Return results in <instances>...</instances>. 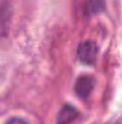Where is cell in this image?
Segmentation results:
<instances>
[{
  "instance_id": "3957f363",
  "label": "cell",
  "mask_w": 122,
  "mask_h": 124,
  "mask_svg": "<svg viewBox=\"0 0 122 124\" xmlns=\"http://www.w3.org/2000/svg\"><path fill=\"white\" fill-rule=\"evenodd\" d=\"M77 117H78V111L71 105H65L59 111L56 124H70Z\"/></svg>"
},
{
  "instance_id": "7a4b0ae2",
  "label": "cell",
  "mask_w": 122,
  "mask_h": 124,
  "mask_svg": "<svg viewBox=\"0 0 122 124\" xmlns=\"http://www.w3.org/2000/svg\"><path fill=\"white\" fill-rule=\"evenodd\" d=\"M93 89V78L89 75L79 76L74 84V92L79 98H86Z\"/></svg>"
},
{
  "instance_id": "277c9868",
  "label": "cell",
  "mask_w": 122,
  "mask_h": 124,
  "mask_svg": "<svg viewBox=\"0 0 122 124\" xmlns=\"http://www.w3.org/2000/svg\"><path fill=\"white\" fill-rule=\"evenodd\" d=\"M104 0H86L84 10L86 15H96L104 10Z\"/></svg>"
},
{
  "instance_id": "6da1fadb",
  "label": "cell",
  "mask_w": 122,
  "mask_h": 124,
  "mask_svg": "<svg viewBox=\"0 0 122 124\" xmlns=\"http://www.w3.org/2000/svg\"><path fill=\"white\" fill-rule=\"evenodd\" d=\"M98 46L93 41H84L78 47V58L85 65H95L98 58Z\"/></svg>"
},
{
  "instance_id": "5b68a950",
  "label": "cell",
  "mask_w": 122,
  "mask_h": 124,
  "mask_svg": "<svg viewBox=\"0 0 122 124\" xmlns=\"http://www.w3.org/2000/svg\"><path fill=\"white\" fill-rule=\"evenodd\" d=\"M6 124H28V123H26V122H25L24 119H22V118H18V117H13V118L8 119Z\"/></svg>"
}]
</instances>
